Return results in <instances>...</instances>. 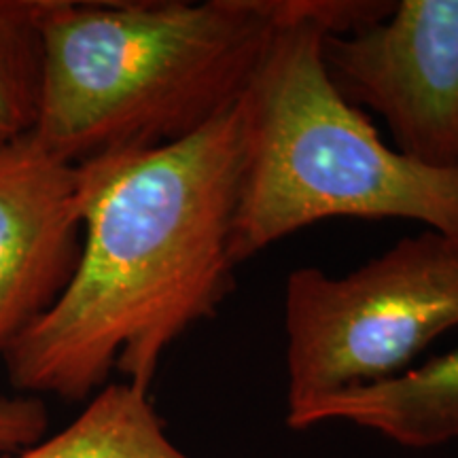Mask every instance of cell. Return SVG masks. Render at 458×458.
<instances>
[{
	"label": "cell",
	"instance_id": "52a82bcc",
	"mask_svg": "<svg viewBox=\"0 0 458 458\" xmlns=\"http://www.w3.org/2000/svg\"><path fill=\"white\" fill-rule=\"evenodd\" d=\"M344 420L369 428L411 450L437 448L458 439V348L425 365L376 385L348 388L301 414L286 418L291 428Z\"/></svg>",
	"mask_w": 458,
	"mask_h": 458
},
{
	"label": "cell",
	"instance_id": "8992f818",
	"mask_svg": "<svg viewBox=\"0 0 458 458\" xmlns=\"http://www.w3.org/2000/svg\"><path fill=\"white\" fill-rule=\"evenodd\" d=\"M81 250V168L32 131L0 145V357L60 301Z\"/></svg>",
	"mask_w": 458,
	"mask_h": 458
},
{
	"label": "cell",
	"instance_id": "30bf717a",
	"mask_svg": "<svg viewBox=\"0 0 458 458\" xmlns=\"http://www.w3.org/2000/svg\"><path fill=\"white\" fill-rule=\"evenodd\" d=\"M49 428V411L41 397H0V454H13L41 442Z\"/></svg>",
	"mask_w": 458,
	"mask_h": 458
},
{
	"label": "cell",
	"instance_id": "7a4b0ae2",
	"mask_svg": "<svg viewBox=\"0 0 458 458\" xmlns=\"http://www.w3.org/2000/svg\"><path fill=\"white\" fill-rule=\"evenodd\" d=\"M293 7L295 0H51L34 139L83 165L198 134L242 100Z\"/></svg>",
	"mask_w": 458,
	"mask_h": 458
},
{
	"label": "cell",
	"instance_id": "3957f363",
	"mask_svg": "<svg viewBox=\"0 0 458 458\" xmlns=\"http://www.w3.org/2000/svg\"><path fill=\"white\" fill-rule=\"evenodd\" d=\"M393 3L295 0L240 100L242 172L233 266L323 219H408L458 242V168L418 164L348 105L323 66L327 32H351Z\"/></svg>",
	"mask_w": 458,
	"mask_h": 458
},
{
	"label": "cell",
	"instance_id": "9c48e42d",
	"mask_svg": "<svg viewBox=\"0 0 458 458\" xmlns=\"http://www.w3.org/2000/svg\"><path fill=\"white\" fill-rule=\"evenodd\" d=\"M51 0H0V145L37 128L43 94V17Z\"/></svg>",
	"mask_w": 458,
	"mask_h": 458
},
{
	"label": "cell",
	"instance_id": "ba28073f",
	"mask_svg": "<svg viewBox=\"0 0 458 458\" xmlns=\"http://www.w3.org/2000/svg\"><path fill=\"white\" fill-rule=\"evenodd\" d=\"M0 458H191L170 442L148 393L119 382L94 394L71 425Z\"/></svg>",
	"mask_w": 458,
	"mask_h": 458
},
{
	"label": "cell",
	"instance_id": "277c9868",
	"mask_svg": "<svg viewBox=\"0 0 458 458\" xmlns=\"http://www.w3.org/2000/svg\"><path fill=\"white\" fill-rule=\"evenodd\" d=\"M458 327V242L425 229L346 276L286 280V418L348 388L403 374Z\"/></svg>",
	"mask_w": 458,
	"mask_h": 458
},
{
	"label": "cell",
	"instance_id": "5b68a950",
	"mask_svg": "<svg viewBox=\"0 0 458 458\" xmlns=\"http://www.w3.org/2000/svg\"><path fill=\"white\" fill-rule=\"evenodd\" d=\"M320 55L342 98L380 114L399 153L458 168V0H401L382 20L325 34Z\"/></svg>",
	"mask_w": 458,
	"mask_h": 458
},
{
	"label": "cell",
	"instance_id": "6da1fadb",
	"mask_svg": "<svg viewBox=\"0 0 458 458\" xmlns=\"http://www.w3.org/2000/svg\"><path fill=\"white\" fill-rule=\"evenodd\" d=\"M79 168L77 272L60 301L3 357L15 391L72 403L105 388L113 369L148 393L164 352L232 295L240 102L174 145Z\"/></svg>",
	"mask_w": 458,
	"mask_h": 458
}]
</instances>
